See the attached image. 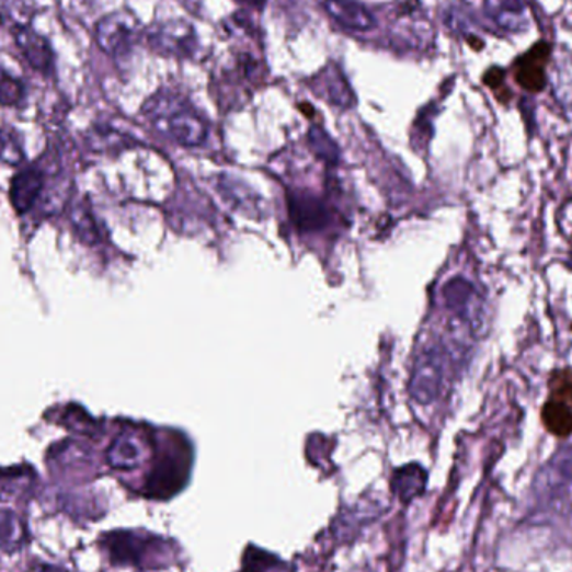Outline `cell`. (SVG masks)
I'll list each match as a JSON object with an SVG mask.
<instances>
[{"label": "cell", "instance_id": "1", "mask_svg": "<svg viewBox=\"0 0 572 572\" xmlns=\"http://www.w3.org/2000/svg\"><path fill=\"white\" fill-rule=\"evenodd\" d=\"M142 114L156 129L186 148L203 145L208 138V124L205 117L174 92H156L146 101Z\"/></svg>", "mask_w": 572, "mask_h": 572}, {"label": "cell", "instance_id": "2", "mask_svg": "<svg viewBox=\"0 0 572 572\" xmlns=\"http://www.w3.org/2000/svg\"><path fill=\"white\" fill-rule=\"evenodd\" d=\"M533 499L539 513L548 517L572 514V447L559 450L537 470Z\"/></svg>", "mask_w": 572, "mask_h": 572}, {"label": "cell", "instance_id": "3", "mask_svg": "<svg viewBox=\"0 0 572 572\" xmlns=\"http://www.w3.org/2000/svg\"><path fill=\"white\" fill-rule=\"evenodd\" d=\"M142 37L145 28L141 27L139 19L129 11L111 12L95 24V44L114 59L129 56Z\"/></svg>", "mask_w": 572, "mask_h": 572}, {"label": "cell", "instance_id": "4", "mask_svg": "<svg viewBox=\"0 0 572 572\" xmlns=\"http://www.w3.org/2000/svg\"><path fill=\"white\" fill-rule=\"evenodd\" d=\"M145 39L156 54L173 59H195L199 50L198 32L184 19L156 22L145 31Z\"/></svg>", "mask_w": 572, "mask_h": 572}, {"label": "cell", "instance_id": "5", "mask_svg": "<svg viewBox=\"0 0 572 572\" xmlns=\"http://www.w3.org/2000/svg\"><path fill=\"white\" fill-rule=\"evenodd\" d=\"M542 424L558 437L572 434V370H562L552 377L551 397L540 412Z\"/></svg>", "mask_w": 572, "mask_h": 572}, {"label": "cell", "instance_id": "6", "mask_svg": "<svg viewBox=\"0 0 572 572\" xmlns=\"http://www.w3.org/2000/svg\"><path fill=\"white\" fill-rule=\"evenodd\" d=\"M447 355L438 345L428 346L415 364L412 377V396L422 403L432 402L441 392Z\"/></svg>", "mask_w": 572, "mask_h": 572}, {"label": "cell", "instance_id": "7", "mask_svg": "<svg viewBox=\"0 0 572 572\" xmlns=\"http://www.w3.org/2000/svg\"><path fill=\"white\" fill-rule=\"evenodd\" d=\"M310 88L318 98H322L332 106L348 110L355 104L354 89L336 62L325 64L317 75L311 76Z\"/></svg>", "mask_w": 572, "mask_h": 572}, {"label": "cell", "instance_id": "8", "mask_svg": "<svg viewBox=\"0 0 572 572\" xmlns=\"http://www.w3.org/2000/svg\"><path fill=\"white\" fill-rule=\"evenodd\" d=\"M323 5L330 19L345 31L365 34L377 27L374 14L357 0H325Z\"/></svg>", "mask_w": 572, "mask_h": 572}, {"label": "cell", "instance_id": "9", "mask_svg": "<svg viewBox=\"0 0 572 572\" xmlns=\"http://www.w3.org/2000/svg\"><path fill=\"white\" fill-rule=\"evenodd\" d=\"M146 456H148L146 442L138 434L124 432L111 442L106 460L113 469L135 470L145 462Z\"/></svg>", "mask_w": 572, "mask_h": 572}, {"label": "cell", "instance_id": "10", "mask_svg": "<svg viewBox=\"0 0 572 572\" xmlns=\"http://www.w3.org/2000/svg\"><path fill=\"white\" fill-rule=\"evenodd\" d=\"M484 8L494 25L508 34H519L529 24L524 0H485Z\"/></svg>", "mask_w": 572, "mask_h": 572}, {"label": "cell", "instance_id": "11", "mask_svg": "<svg viewBox=\"0 0 572 572\" xmlns=\"http://www.w3.org/2000/svg\"><path fill=\"white\" fill-rule=\"evenodd\" d=\"M548 44H537L529 54L520 57L516 66V79L526 91L539 92L546 85V62H548Z\"/></svg>", "mask_w": 572, "mask_h": 572}, {"label": "cell", "instance_id": "12", "mask_svg": "<svg viewBox=\"0 0 572 572\" xmlns=\"http://www.w3.org/2000/svg\"><path fill=\"white\" fill-rule=\"evenodd\" d=\"M15 43H18V47L21 49L22 56L31 64V68L44 72V75L53 71V47L37 32L27 27L19 28V31H15Z\"/></svg>", "mask_w": 572, "mask_h": 572}, {"label": "cell", "instance_id": "13", "mask_svg": "<svg viewBox=\"0 0 572 572\" xmlns=\"http://www.w3.org/2000/svg\"><path fill=\"white\" fill-rule=\"evenodd\" d=\"M44 187V174L36 168L15 174L11 184V203L15 211L25 213L36 205Z\"/></svg>", "mask_w": 572, "mask_h": 572}, {"label": "cell", "instance_id": "14", "mask_svg": "<svg viewBox=\"0 0 572 572\" xmlns=\"http://www.w3.org/2000/svg\"><path fill=\"white\" fill-rule=\"evenodd\" d=\"M425 488H427V472L419 464H409L393 472L392 491L403 504H410L413 499L421 497Z\"/></svg>", "mask_w": 572, "mask_h": 572}, {"label": "cell", "instance_id": "15", "mask_svg": "<svg viewBox=\"0 0 572 572\" xmlns=\"http://www.w3.org/2000/svg\"><path fill=\"white\" fill-rule=\"evenodd\" d=\"M27 526L18 514L0 508V551L12 552L21 551L27 542Z\"/></svg>", "mask_w": 572, "mask_h": 572}, {"label": "cell", "instance_id": "16", "mask_svg": "<svg viewBox=\"0 0 572 572\" xmlns=\"http://www.w3.org/2000/svg\"><path fill=\"white\" fill-rule=\"evenodd\" d=\"M243 571L244 572H294L291 571L290 564L283 561V559L276 558V556L270 554V552L263 551V549H256L251 546L244 551L243 558Z\"/></svg>", "mask_w": 572, "mask_h": 572}, {"label": "cell", "instance_id": "17", "mask_svg": "<svg viewBox=\"0 0 572 572\" xmlns=\"http://www.w3.org/2000/svg\"><path fill=\"white\" fill-rule=\"evenodd\" d=\"M69 218H71V225L82 241L89 244L100 241V230H98L94 216H92L91 209L85 203H75L69 209Z\"/></svg>", "mask_w": 572, "mask_h": 572}, {"label": "cell", "instance_id": "18", "mask_svg": "<svg viewBox=\"0 0 572 572\" xmlns=\"http://www.w3.org/2000/svg\"><path fill=\"white\" fill-rule=\"evenodd\" d=\"M24 94L22 82L0 69V106H18L24 101Z\"/></svg>", "mask_w": 572, "mask_h": 572}, {"label": "cell", "instance_id": "19", "mask_svg": "<svg viewBox=\"0 0 572 572\" xmlns=\"http://www.w3.org/2000/svg\"><path fill=\"white\" fill-rule=\"evenodd\" d=\"M24 161V149L12 133L0 129V163L19 167Z\"/></svg>", "mask_w": 572, "mask_h": 572}, {"label": "cell", "instance_id": "20", "mask_svg": "<svg viewBox=\"0 0 572 572\" xmlns=\"http://www.w3.org/2000/svg\"><path fill=\"white\" fill-rule=\"evenodd\" d=\"M27 572H68V571H64V569H59V568H54V565L37 564V565H32V568L28 569Z\"/></svg>", "mask_w": 572, "mask_h": 572}, {"label": "cell", "instance_id": "21", "mask_svg": "<svg viewBox=\"0 0 572 572\" xmlns=\"http://www.w3.org/2000/svg\"><path fill=\"white\" fill-rule=\"evenodd\" d=\"M244 2L254 9H262L265 5V0H244Z\"/></svg>", "mask_w": 572, "mask_h": 572}]
</instances>
